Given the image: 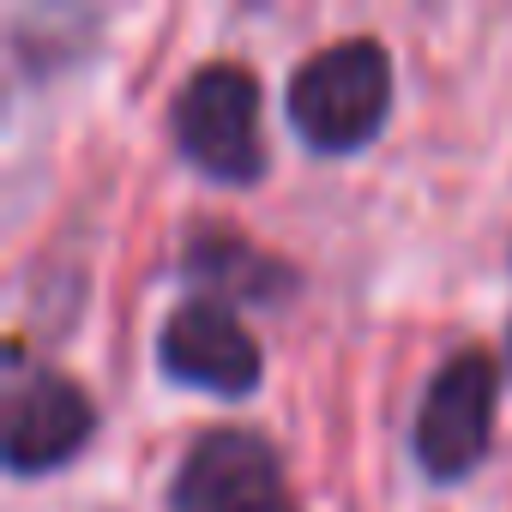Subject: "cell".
Listing matches in <instances>:
<instances>
[{"instance_id":"6da1fadb","label":"cell","mask_w":512,"mask_h":512,"mask_svg":"<svg viewBox=\"0 0 512 512\" xmlns=\"http://www.w3.org/2000/svg\"><path fill=\"white\" fill-rule=\"evenodd\" d=\"M386 103H392V61L374 37L326 43L290 73V127L326 157L362 151L380 133Z\"/></svg>"},{"instance_id":"7a4b0ae2","label":"cell","mask_w":512,"mask_h":512,"mask_svg":"<svg viewBox=\"0 0 512 512\" xmlns=\"http://www.w3.org/2000/svg\"><path fill=\"white\" fill-rule=\"evenodd\" d=\"M175 145L211 181H260L266 139H260V85L247 67L211 61L175 97Z\"/></svg>"},{"instance_id":"3957f363","label":"cell","mask_w":512,"mask_h":512,"mask_svg":"<svg viewBox=\"0 0 512 512\" xmlns=\"http://www.w3.org/2000/svg\"><path fill=\"white\" fill-rule=\"evenodd\" d=\"M494 398H500V368L482 350H458L422 392L416 410V464L434 482H458L482 464L488 428H494Z\"/></svg>"},{"instance_id":"277c9868","label":"cell","mask_w":512,"mask_h":512,"mask_svg":"<svg viewBox=\"0 0 512 512\" xmlns=\"http://www.w3.org/2000/svg\"><path fill=\"white\" fill-rule=\"evenodd\" d=\"M169 512H284L278 452L247 428H205L169 482Z\"/></svg>"},{"instance_id":"5b68a950","label":"cell","mask_w":512,"mask_h":512,"mask_svg":"<svg viewBox=\"0 0 512 512\" xmlns=\"http://www.w3.org/2000/svg\"><path fill=\"white\" fill-rule=\"evenodd\" d=\"M157 362L181 386H205V392H223V398H241L260 380V344L247 338V326L223 302H205V296L181 302L163 320Z\"/></svg>"},{"instance_id":"8992f818","label":"cell","mask_w":512,"mask_h":512,"mask_svg":"<svg viewBox=\"0 0 512 512\" xmlns=\"http://www.w3.org/2000/svg\"><path fill=\"white\" fill-rule=\"evenodd\" d=\"M91 428H97V410L67 374L13 380V392H7V470L13 476L55 470L91 440Z\"/></svg>"}]
</instances>
